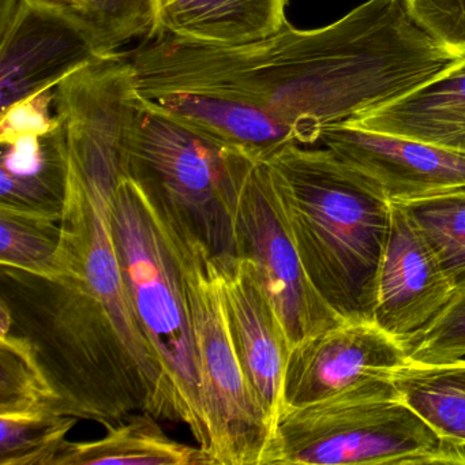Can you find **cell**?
<instances>
[{"label": "cell", "instance_id": "3957f363", "mask_svg": "<svg viewBox=\"0 0 465 465\" xmlns=\"http://www.w3.org/2000/svg\"><path fill=\"white\" fill-rule=\"evenodd\" d=\"M266 163L302 265L318 295L342 321H374L391 201L329 149L291 143Z\"/></svg>", "mask_w": 465, "mask_h": 465}, {"label": "cell", "instance_id": "6da1fadb", "mask_svg": "<svg viewBox=\"0 0 465 465\" xmlns=\"http://www.w3.org/2000/svg\"><path fill=\"white\" fill-rule=\"evenodd\" d=\"M121 176L114 157L70 159L53 266L45 274L0 266V312L31 342L64 415L104 427L135 412L179 421L119 262L113 203Z\"/></svg>", "mask_w": 465, "mask_h": 465}, {"label": "cell", "instance_id": "30bf717a", "mask_svg": "<svg viewBox=\"0 0 465 465\" xmlns=\"http://www.w3.org/2000/svg\"><path fill=\"white\" fill-rule=\"evenodd\" d=\"M410 361L408 345L374 321H341L290 348L282 410L348 394H399L389 372Z\"/></svg>", "mask_w": 465, "mask_h": 465}, {"label": "cell", "instance_id": "44dd1931", "mask_svg": "<svg viewBox=\"0 0 465 465\" xmlns=\"http://www.w3.org/2000/svg\"><path fill=\"white\" fill-rule=\"evenodd\" d=\"M404 209L457 287L465 282V187L396 203Z\"/></svg>", "mask_w": 465, "mask_h": 465}, {"label": "cell", "instance_id": "8992f818", "mask_svg": "<svg viewBox=\"0 0 465 465\" xmlns=\"http://www.w3.org/2000/svg\"><path fill=\"white\" fill-rule=\"evenodd\" d=\"M152 201L183 276L211 440L206 454L213 465H268L274 423L255 399L233 347L219 265L203 242Z\"/></svg>", "mask_w": 465, "mask_h": 465}, {"label": "cell", "instance_id": "484cf974", "mask_svg": "<svg viewBox=\"0 0 465 465\" xmlns=\"http://www.w3.org/2000/svg\"><path fill=\"white\" fill-rule=\"evenodd\" d=\"M413 20L435 39L465 54V0H407Z\"/></svg>", "mask_w": 465, "mask_h": 465}, {"label": "cell", "instance_id": "9c48e42d", "mask_svg": "<svg viewBox=\"0 0 465 465\" xmlns=\"http://www.w3.org/2000/svg\"><path fill=\"white\" fill-rule=\"evenodd\" d=\"M121 54L108 53L80 18L47 0H18L0 12V111L54 91Z\"/></svg>", "mask_w": 465, "mask_h": 465}, {"label": "cell", "instance_id": "d6986e66", "mask_svg": "<svg viewBox=\"0 0 465 465\" xmlns=\"http://www.w3.org/2000/svg\"><path fill=\"white\" fill-rule=\"evenodd\" d=\"M399 396L440 437L465 445V358L449 363H416L391 370Z\"/></svg>", "mask_w": 465, "mask_h": 465}, {"label": "cell", "instance_id": "7402d4cb", "mask_svg": "<svg viewBox=\"0 0 465 465\" xmlns=\"http://www.w3.org/2000/svg\"><path fill=\"white\" fill-rule=\"evenodd\" d=\"M36 407L61 413L58 394L45 377L34 347L0 312V411Z\"/></svg>", "mask_w": 465, "mask_h": 465}, {"label": "cell", "instance_id": "603a6c76", "mask_svg": "<svg viewBox=\"0 0 465 465\" xmlns=\"http://www.w3.org/2000/svg\"><path fill=\"white\" fill-rule=\"evenodd\" d=\"M61 242V219L0 206V266L45 274Z\"/></svg>", "mask_w": 465, "mask_h": 465}, {"label": "cell", "instance_id": "cb8c5ba5", "mask_svg": "<svg viewBox=\"0 0 465 465\" xmlns=\"http://www.w3.org/2000/svg\"><path fill=\"white\" fill-rule=\"evenodd\" d=\"M80 18L108 53L127 43L154 39L156 0H47ZM146 40V42H148Z\"/></svg>", "mask_w": 465, "mask_h": 465}, {"label": "cell", "instance_id": "7a4b0ae2", "mask_svg": "<svg viewBox=\"0 0 465 465\" xmlns=\"http://www.w3.org/2000/svg\"><path fill=\"white\" fill-rule=\"evenodd\" d=\"M465 61L427 34L407 0H367L323 28L285 24L246 45L171 39L159 56L164 91L244 100L312 145L331 127L389 104Z\"/></svg>", "mask_w": 465, "mask_h": 465}, {"label": "cell", "instance_id": "4316f807", "mask_svg": "<svg viewBox=\"0 0 465 465\" xmlns=\"http://www.w3.org/2000/svg\"><path fill=\"white\" fill-rule=\"evenodd\" d=\"M55 103V89L43 92L7 110L0 111V141L28 133H40L55 126L58 115L51 116L50 107Z\"/></svg>", "mask_w": 465, "mask_h": 465}, {"label": "cell", "instance_id": "d4e9b609", "mask_svg": "<svg viewBox=\"0 0 465 465\" xmlns=\"http://www.w3.org/2000/svg\"><path fill=\"white\" fill-rule=\"evenodd\" d=\"M411 361L449 363L465 358V282L456 288L437 320L408 344Z\"/></svg>", "mask_w": 465, "mask_h": 465}, {"label": "cell", "instance_id": "8fae6325", "mask_svg": "<svg viewBox=\"0 0 465 465\" xmlns=\"http://www.w3.org/2000/svg\"><path fill=\"white\" fill-rule=\"evenodd\" d=\"M456 285L399 203H391L381 261L374 322L404 344L420 336L448 306Z\"/></svg>", "mask_w": 465, "mask_h": 465}, {"label": "cell", "instance_id": "ac0fdd59", "mask_svg": "<svg viewBox=\"0 0 465 465\" xmlns=\"http://www.w3.org/2000/svg\"><path fill=\"white\" fill-rule=\"evenodd\" d=\"M105 430L99 440L66 442L54 465H213L200 446L168 437L148 412L133 413Z\"/></svg>", "mask_w": 465, "mask_h": 465}, {"label": "cell", "instance_id": "7c38bea8", "mask_svg": "<svg viewBox=\"0 0 465 465\" xmlns=\"http://www.w3.org/2000/svg\"><path fill=\"white\" fill-rule=\"evenodd\" d=\"M321 143L378 184L391 203L419 200L465 187V154L421 141L341 124Z\"/></svg>", "mask_w": 465, "mask_h": 465}, {"label": "cell", "instance_id": "52a82bcc", "mask_svg": "<svg viewBox=\"0 0 465 465\" xmlns=\"http://www.w3.org/2000/svg\"><path fill=\"white\" fill-rule=\"evenodd\" d=\"M292 464L465 465V445L399 394H348L280 411L268 465Z\"/></svg>", "mask_w": 465, "mask_h": 465}, {"label": "cell", "instance_id": "5b68a950", "mask_svg": "<svg viewBox=\"0 0 465 465\" xmlns=\"http://www.w3.org/2000/svg\"><path fill=\"white\" fill-rule=\"evenodd\" d=\"M252 160L137 96L126 141L127 173L220 263L238 258L233 209Z\"/></svg>", "mask_w": 465, "mask_h": 465}, {"label": "cell", "instance_id": "2e32d148", "mask_svg": "<svg viewBox=\"0 0 465 465\" xmlns=\"http://www.w3.org/2000/svg\"><path fill=\"white\" fill-rule=\"evenodd\" d=\"M0 145V206L61 219L69 145L59 115L51 129L2 140Z\"/></svg>", "mask_w": 465, "mask_h": 465}, {"label": "cell", "instance_id": "277c9868", "mask_svg": "<svg viewBox=\"0 0 465 465\" xmlns=\"http://www.w3.org/2000/svg\"><path fill=\"white\" fill-rule=\"evenodd\" d=\"M113 227L133 310L170 378L179 423L206 453L211 440L181 265L156 205L127 171L116 184Z\"/></svg>", "mask_w": 465, "mask_h": 465}, {"label": "cell", "instance_id": "ba28073f", "mask_svg": "<svg viewBox=\"0 0 465 465\" xmlns=\"http://www.w3.org/2000/svg\"><path fill=\"white\" fill-rule=\"evenodd\" d=\"M236 257L252 261L290 347L341 322L302 265L268 163L252 160L233 209Z\"/></svg>", "mask_w": 465, "mask_h": 465}, {"label": "cell", "instance_id": "e0dca14e", "mask_svg": "<svg viewBox=\"0 0 465 465\" xmlns=\"http://www.w3.org/2000/svg\"><path fill=\"white\" fill-rule=\"evenodd\" d=\"M288 0H156L154 37L194 45H246L287 24Z\"/></svg>", "mask_w": 465, "mask_h": 465}, {"label": "cell", "instance_id": "4fadbf2b", "mask_svg": "<svg viewBox=\"0 0 465 465\" xmlns=\"http://www.w3.org/2000/svg\"><path fill=\"white\" fill-rule=\"evenodd\" d=\"M217 265L233 347L255 399L276 423L290 344L252 261L235 258Z\"/></svg>", "mask_w": 465, "mask_h": 465}, {"label": "cell", "instance_id": "5bb4252c", "mask_svg": "<svg viewBox=\"0 0 465 465\" xmlns=\"http://www.w3.org/2000/svg\"><path fill=\"white\" fill-rule=\"evenodd\" d=\"M143 99L257 162H268L285 146L298 143L292 132L271 114L235 97L178 91Z\"/></svg>", "mask_w": 465, "mask_h": 465}, {"label": "cell", "instance_id": "ffe728a7", "mask_svg": "<svg viewBox=\"0 0 465 465\" xmlns=\"http://www.w3.org/2000/svg\"><path fill=\"white\" fill-rule=\"evenodd\" d=\"M78 420L47 407L0 411V465H54Z\"/></svg>", "mask_w": 465, "mask_h": 465}, {"label": "cell", "instance_id": "9a60e30c", "mask_svg": "<svg viewBox=\"0 0 465 465\" xmlns=\"http://www.w3.org/2000/svg\"><path fill=\"white\" fill-rule=\"evenodd\" d=\"M345 124L465 154V61L437 80Z\"/></svg>", "mask_w": 465, "mask_h": 465}]
</instances>
